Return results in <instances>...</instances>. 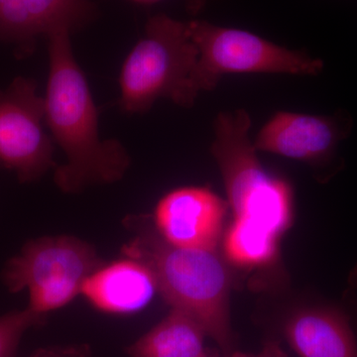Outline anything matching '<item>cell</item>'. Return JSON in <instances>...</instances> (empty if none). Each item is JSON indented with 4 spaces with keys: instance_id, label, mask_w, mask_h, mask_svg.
Returning a JSON list of instances; mask_svg holds the SVG:
<instances>
[{
    "instance_id": "6da1fadb",
    "label": "cell",
    "mask_w": 357,
    "mask_h": 357,
    "mask_svg": "<svg viewBox=\"0 0 357 357\" xmlns=\"http://www.w3.org/2000/svg\"><path fill=\"white\" fill-rule=\"evenodd\" d=\"M68 28L47 35L49 77L45 100V123L67 162L58 166L54 181L66 194H77L89 185L119 182L131 159L119 140H102L98 112L88 81L77 64Z\"/></svg>"
},
{
    "instance_id": "7a4b0ae2",
    "label": "cell",
    "mask_w": 357,
    "mask_h": 357,
    "mask_svg": "<svg viewBox=\"0 0 357 357\" xmlns=\"http://www.w3.org/2000/svg\"><path fill=\"white\" fill-rule=\"evenodd\" d=\"M131 238L122 255L146 265L153 274L157 292L172 309L191 316L215 340L222 356L236 349L230 319L231 276L218 250L177 248L164 241L150 215H128L123 220Z\"/></svg>"
},
{
    "instance_id": "3957f363",
    "label": "cell",
    "mask_w": 357,
    "mask_h": 357,
    "mask_svg": "<svg viewBox=\"0 0 357 357\" xmlns=\"http://www.w3.org/2000/svg\"><path fill=\"white\" fill-rule=\"evenodd\" d=\"M198 60L188 22L163 14L150 18L144 36L122 65L119 107L126 114H144L159 98L192 107L199 93L195 84Z\"/></svg>"
},
{
    "instance_id": "277c9868",
    "label": "cell",
    "mask_w": 357,
    "mask_h": 357,
    "mask_svg": "<svg viewBox=\"0 0 357 357\" xmlns=\"http://www.w3.org/2000/svg\"><path fill=\"white\" fill-rule=\"evenodd\" d=\"M103 260L93 244L72 236L32 239L6 263L2 279L11 293L28 290V309L40 316L64 307Z\"/></svg>"
},
{
    "instance_id": "5b68a950",
    "label": "cell",
    "mask_w": 357,
    "mask_h": 357,
    "mask_svg": "<svg viewBox=\"0 0 357 357\" xmlns=\"http://www.w3.org/2000/svg\"><path fill=\"white\" fill-rule=\"evenodd\" d=\"M199 51L195 84L199 93L211 91L227 74H287L317 76L324 62L305 52L291 50L255 33L211 24L188 22Z\"/></svg>"
},
{
    "instance_id": "8992f818",
    "label": "cell",
    "mask_w": 357,
    "mask_h": 357,
    "mask_svg": "<svg viewBox=\"0 0 357 357\" xmlns=\"http://www.w3.org/2000/svg\"><path fill=\"white\" fill-rule=\"evenodd\" d=\"M44 122L45 100L36 82L16 77L0 89V166L13 171L21 183L35 182L58 167Z\"/></svg>"
},
{
    "instance_id": "52a82bcc",
    "label": "cell",
    "mask_w": 357,
    "mask_h": 357,
    "mask_svg": "<svg viewBox=\"0 0 357 357\" xmlns=\"http://www.w3.org/2000/svg\"><path fill=\"white\" fill-rule=\"evenodd\" d=\"M352 119L345 112L333 115L276 112L260 129L256 151L280 155L319 169L340 168L337 148L349 137Z\"/></svg>"
},
{
    "instance_id": "ba28073f",
    "label": "cell",
    "mask_w": 357,
    "mask_h": 357,
    "mask_svg": "<svg viewBox=\"0 0 357 357\" xmlns=\"http://www.w3.org/2000/svg\"><path fill=\"white\" fill-rule=\"evenodd\" d=\"M229 204L206 187H182L162 197L151 215L160 236L181 248L218 250Z\"/></svg>"
},
{
    "instance_id": "9c48e42d",
    "label": "cell",
    "mask_w": 357,
    "mask_h": 357,
    "mask_svg": "<svg viewBox=\"0 0 357 357\" xmlns=\"http://www.w3.org/2000/svg\"><path fill=\"white\" fill-rule=\"evenodd\" d=\"M277 335L299 357H357V332L340 307L311 306L289 312Z\"/></svg>"
},
{
    "instance_id": "30bf717a",
    "label": "cell",
    "mask_w": 357,
    "mask_h": 357,
    "mask_svg": "<svg viewBox=\"0 0 357 357\" xmlns=\"http://www.w3.org/2000/svg\"><path fill=\"white\" fill-rule=\"evenodd\" d=\"M93 13L91 0H0V41L30 52L41 35L59 28L75 31Z\"/></svg>"
},
{
    "instance_id": "8fae6325",
    "label": "cell",
    "mask_w": 357,
    "mask_h": 357,
    "mask_svg": "<svg viewBox=\"0 0 357 357\" xmlns=\"http://www.w3.org/2000/svg\"><path fill=\"white\" fill-rule=\"evenodd\" d=\"M157 292L153 274L132 258L103 262L82 286L81 295L96 311L130 314L149 304Z\"/></svg>"
},
{
    "instance_id": "7c38bea8",
    "label": "cell",
    "mask_w": 357,
    "mask_h": 357,
    "mask_svg": "<svg viewBox=\"0 0 357 357\" xmlns=\"http://www.w3.org/2000/svg\"><path fill=\"white\" fill-rule=\"evenodd\" d=\"M206 333L189 314L172 309L126 349L128 357H203Z\"/></svg>"
},
{
    "instance_id": "4fadbf2b",
    "label": "cell",
    "mask_w": 357,
    "mask_h": 357,
    "mask_svg": "<svg viewBox=\"0 0 357 357\" xmlns=\"http://www.w3.org/2000/svg\"><path fill=\"white\" fill-rule=\"evenodd\" d=\"M280 238L260 223L234 218L223 234V255L227 262L237 267L269 266L278 258Z\"/></svg>"
},
{
    "instance_id": "5bb4252c",
    "label": "cell",
    "mask_w": 357,
    "mask_h": 357,
    "mask_svg": "<svg viewBox=\"0 0 357 357\" xmlns=\"http://www.w3.org/2000/svg\"><path fill=\"white\" fill-rule=\"evenodd\" d=\"M47 317L40 316L27 307L0 316V357H16L26 332L44 326Z\"/></svg>"
},
{
    "instance_id": "9a60e30c",
    "label": "cell",
    "mask_w": 357,
    "mask_h": 357,
    "mask_svg": "<svg viewBox=\"0 0 357 357\" xmlns=\"http://www.w3.org/2000/svg\"><path fill=\"white\" fill-rule=\"evenodd\" d=\"M30 357H95L88 344L53 345L37 349Z\"/></svg>"
},
{
    "instance_id": "2e32d148",
    "label": "cell",
    "mask_w": 357,
    "mask_h": 357,
    "mask_svg": "<svg viewBox=\"0 0 357 357\" xmlns=\"http://www.w3.org/2000/svg\"><path fill=\"white\" fill-rule=\"evenodd\" d=\"M230 357H288L281 347V342L274 338L268 337L262 349L256 354L236 351Z\"/></svg>"
},
{
    "instance_id": "e0dca14e",
    "label": "cell",
    "mask_w": 357,
    "mask_h": 357,
    "mask_svg": "<svg viewBox=\"0 0 357 357\" xmlns=\"http://www.w3.org/2000/svg\"><path fill=\"white\" fill-rule=\"evenodd\" d=\"M131 1L139 4H153L156 3V2L162 1V0H131ZM211 0H185L188 11L192 14L198 13Z\"/></svg>"
},
{
    "instance_id": "ac0fdd59",
    "label": "cell",
    "mask_w": 357,
    "mask_h": 357,
    "mask_svg": "<svg viewBox=\"0 0 357 357\" xmlns=\"http://www.w3.org/2000/svg\"><path fill=\"white\" fill-rule=\"evenodd\" d=\"M349 284L354 288H357V265L352 270L351 275H349Z\"/></svg>"
},
{
    "instance_id": "d6986e66",
    "label": "cell",
    "mask_w": 357,
    "mask_h": 357,
    "mask_svg": "<svg viewBox=\"0 0 357 357\" xmlns=\"http://www.w3.org/2000/svg\"><path fill=\"white\" fill-rule=\"evenodd\" d=\"M203 357H225V356H220V354H213V352L208 351Z\"/></svg>"
}]
</instances>
